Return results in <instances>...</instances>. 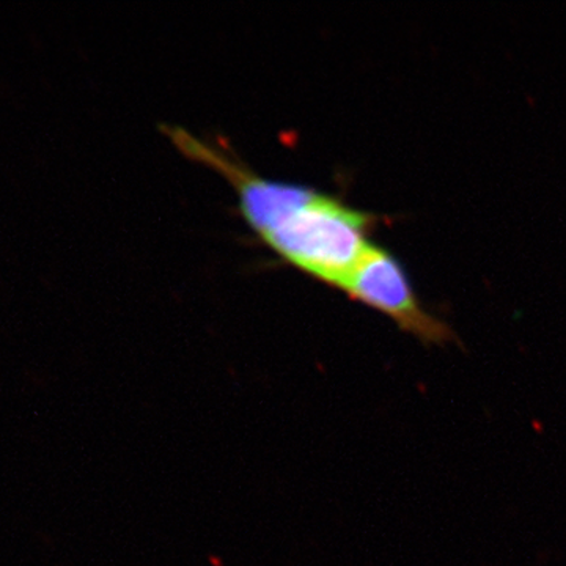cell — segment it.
<instances>
[{
    "instance_id": "obj_1",
    "label": "cell",
    "mask_w": 566,
    "mask_h": 566,
    "mask_svg": "<svg viewBox=\"0 0 566 566\" xmlns=\"http://www.w3.org/2000/svg\"><path fill=\"white\" fill-rule=\"evenodd\" d=\"M164 133L186 158L210 167L232 186L241 216L268 249L324 285L342 289L374 244L376 227L386 221L322 189L263 177L226 145L200 139L181 126H166Z\"/></svg>"
},
{
    "instance_id": "obj_2",
    "label": "cell",
    "mask_w": 566,
    "mask_h": 566,
    "mask_svg": "<svg viewBox=\"0 0 566 566\" xmlns=\"http://www.w3.org/2000/svg\"><path fill=\"white\" fill-rule=\"evenodd\" d=\"M340 292L348 294L354 303L386 315L398 329L423 345L460 344L455 329L424 308L400 260L381 245H370Z\"/></svg>"
}]
</instances>
